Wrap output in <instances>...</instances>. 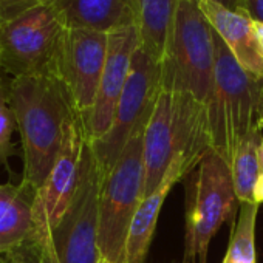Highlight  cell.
I'll use <instances>...</instances> for the list:
<instances>
[{
    "label": "cell",
    "mask_w": 263,
    "mask_h": 263,
    "mask_svg": "<svg viewBox=\"0 0 263 263\" xmlns=\"http://www.w3.org/2000/svg\"><path fill=\"white\" fill-rule=\"evenodd\" d=\"M42 2L44 0H0V22L10 21Z\"/></svg>",
    "instance_id": "44dd1931"
},
{
    "label": "cell",
    "mask_w": 263,
    "mask_h": 263,
    "mask_svg": "<svg viewBox=\"0 0 263 263\" xmlns=\"http://www.w3.org/2000/svg\"><path fill=\"white\" fill-rule=\"evenodd\" d=\"M85 143L82 118L79 113H74L65 124L64 141L56 163L45 183L36 192L31 232L19 246L34 248L42 245L67 212L76 194Z\"/></svg>",
    "instance_id": "30bf717a"
},
{
    "label": "cell",
    "mask_w": 263,
    "mask_h": 263,
    "mask_svg": "<svg viewBox=\"0 0 263 263\" xmlns=\"http://www.w3.org/2000/svg\"><path fill=\"white\" fill-rule=\"evenodd\" d=\"M67 28L110 33L134 24V0H44Z\"/></svg>",
    "instance_id": "5bb4252c"
},
{
    "label": "cell",
    "mask_w": 263,
    "mask_h": 263,
    "mask_svg": "<svg viewBox=\"0 0 263 263\" xmlns=\"http://www.w3.org/2000/svg\"><path fill=\"white\" fill-rule=\"evenodd\" d=\"M160 88L161 62L138 47L132 58L130 71L110 130L101 140L90 141L104 177L115 167L140 121L152 111Z\"/></svg>",
    "instance_id": "9c48e42d"
},
{
    "label": "cell",
    "mask_w": 263,
    "mask_h": 263,
    "mask_svg": "<svg viewBox=\"0 0 263 263\" xmlns=\"http://www.w3.org/2000/svg\"><path fill=\"white\" fill-rule=\"evenodd\" d=\"M258 125L263 128V95H261V102H260V118H258Z\"/></svg>",
    "instance_id": "4316f807"
},
{
    "label": "cell",
    "mask_w": 263,
    "mask_h": 263,
    "mask_svg": "<svg viewBox=\"0 0 263 263\" xmlns=\"http://www.w3.org/2000/svg\"><path fill=\"white\" fill-rule=\"evenodd\" d=\"M252 200L254 203H257L258 206L263 204V172H260L255 186H254V192H252Z\"/></svg>",
    "instance_id": "603a6c76"
},
{
    "label": "cell",
    "mask_w": 263,
    "mask_h": 263,
    "mask_svg": "<svg viewBox=\"0 0 263 263\" xmlns=\"http://www.w3.org/2000/svg\"><path fill=\"white\" fill-rule=\"evenodd\" d=\"M211 151L208 105L187 93L160 88L144 130V200L160 187L177 158L187 177Z\"/></svg>",
    "instance_id": "7a4b0ae2"
},
{
    "label": "cell",
    "mask_w": 263,
    "mask_h": 263,
    "mask_svg": "<svg viewBox=\"0 0 263 263\" xmlns=\"http://www.w3.org/2000/svg\"><path fill=\"white\" fill-rule=\"evenodd\" d=\"M108 33L67 28L61 45L56 78L65 85L82 121L93 108L105 65Z\"/></svg>",
    "instance_id": "8fae6325"
},
{
    "label": "cell",
    "mask_w": 263,
    "mask_h": 263,
    "mask_svg": "<svg viewBox=\"0 0 263 263\" xmlns=\"http://www.w3.org/2000/svg\"><path fill=\"white\" fill-rule=\"evenodd\" d=\"M258 204L240 203L237 220H234L228 252L221 263H255V221Z\"/></svg>",
    "instance_id": "d6986e66"
},
{
    "label": "cell",
    "mask_w": 263,
    "mask_h": 263,
    "mask_svg": "<svg viewBox=\"0 0 263 263\" xmlns=\"http://www.w3.org/2000/svg\"><path fill=\"white\" fill-rule=\"evenodd\" d=\"M16 128V115L10 101V82L7 84L0 78V166H5L7 169H10V157L17 154L11 141Z\"/></svg>",
    "instance_id": "ffe728a7"
},
{
    "label": "cell",
    "mask_w": 263,
    "mask_h": 263,
    "mask_svg": "<svg viewBox=\"0 0 263 263\" xmlns=\"http://www.w3.org/2000/svg\"><path fill=\"white\" fill-rule=\"evenodd\" d=\"M140 47V37L134 24L108 33V47L98 95L88 116L82 121L88 141L101 140L111 127L115 111L124 90L134 53Z\"/></svg>",
    "instance_id": "7c38bea8"
},
{
    "label": "cell",
    "mask_w": 263,
    "mask_h": 263,
    "mask_svg": "<svg viewBox=\"0 0 263 263\" xmlns=\"http://www.w3.org/2000/svg\"><path fill=\"white\" fill-rule=\"evenodd\" d=\"M178 0H134V25L140 47L161 62Z\"/></svg>",
    "instance_id": "e0dca14e"
},
{
    "label": "cell",
    "mask_w": 263,
    "mask_h": 263,
    "mask_svg": "<svg viewBox=\"0 0 263 263\" xmlns=\"http://www.w3.org/2000/svg\"><path fill=\"white\" fill-rule=\"evenodd\" d=\"M151 115L152 111L140 121L115 167L102 181L98 246L101 257L111 263L124 261L128 229L144 200V130Z\"/></svg>",
    "instance_id": "8992f818"
},
{
    "label": "cell",
    "mask_w": 263,
    "mask_h": 263,
    "mask_svg": "<svg viewBox=\"0 0 263 263\" xmlns=\"http://www.w3.org/2000/svg\"><path fill=\"white\" fill-rule=\"evenodd\" d=\"M36 189L27 183L0 184V255L16 249L31 232Z\"/></svg>",
    "instance_id": "2e32d148"
},
{
    "label": "cell",
    "mask_w": 263,
    "mask_h": 263,
    "mask_svg": "<svg viewBox=\"0 0 263 263\" xmlns=\"http://www.w3.org/2000/svg\"><path fill=\"white\" fill-rule=\"evenodd\" d=\"M263 140L261 130L254 128L248 138L241 143L238 147L231 167L234 191L237 195L238 203H249L252 200V192L255 181L260 175V166H258V144Z\"/></svg>",
    "instance_id": "ac0fdd59"
},
{
    "label": "cell",
    "mask_w": 263,
    "mask_h": 263,
    "mask_svg": "<svg viewBox=\"0 0 263 263\" xmlns=\"http://www.w3.org/2000/svg\"><path fill=\"white\" fill-rule=\"evenodd\" d=\"M65 30L61 16L45 2L0 22V68L13 78L56 76Z\"/></svg>",
    "instance_id": "ba28073f"
},
{
    "label": "cell",
    "mask_w": 263,
    "mask_h": 263,
    "mask_svg": "<svg viewBox=\"0 0 263 263\" xmlns=\"http://www.w3.org/2000/svg\"><path fill=\"white\" fill-rule=\"evenodd\" d=\"M214 30L197 0H178L161 61V88L208 105L214 84Z\"/></svg>",
    "instance_id": "5b68a950"
},
{
    "label": "cell",
    "mask_w": 263,
    "mask_h": 263,
    "mask_svg": "<svg viewBox=\"0 0 263 263\" xmlns=\"http://www.w3.org/2000/svg\"><path fill=\"white\" fill-rule=\"evenodd\" d=\"M214 84L208 102L212 151L229 166L248 135L258 127L263 79L241 68L214 31Z\"/></svg>",
    "instance_id": "277c9868"
},
{
    "label": "cell",
    "mask_w": 263,
    "mask_h": 263,
    "mask_svg": "<svg viewBox=\"0 0 263 263\" xmlns=\"http://www.w3.org/2000/svg\"><path fill=\"white\" fill-rule=\"evenodd\" d=\"M257 155H258V166H260V172H263V140H261V141H260V144H258Z\"/></svg>",
    "instance_id": "484cf974"
},
{
    "label": "cell",
    "mask_w": 263,
    "mask_h": 263,
    "mask_svg": "<svg viewBox=\"0 0 263 263\" xmlns=\"http://www.w3.org/2000/svg\"><path fill=\"white\" fill-rule=\"evenodd\" d=\"M197 4L212 30L226 44L241 68L255 79H263V54L252 21L214 0H197Z\"/></svg>",
    "instance_id": "4fadbf2b"
},
{
    "label": "cell",
    "mask_w": 263,
    "mask_h": 263,
    "mask_svg": "<svg viewBox=\"0 0 263 263\" xmlns=\"http://www.w3.org/2000/svg\"><path fill=\"white\" fill-rule=\"evenodd\" d=\"M104 175L87 140L76 194L47 240L34 248L17 246L0 255V263H98L101 258L99 200Z\"/></svg>",
    "instance_id": "3957f363"
},
{
    "label": "cell",
    "mask_w": 263,
    "mask_h": 263,
    "mask_svg": "<svg viewBox=\"0 0 263 263\" xmlns=\"http://www.w3.org/2000/svg\"><path fill=\"white\" fill-rule=\"evenodd\" d=\"M241 14L248 16L251 21L263 22V0H240Z\"/></svg>",
    "instance_id": "7402d4cb"
},
{
    "label": "cell",
    "mask_w": 263,
    "mask_h": 263,
    "mask_svg": "<svg viewBox=\"0 0 263 263\" xmlns=\"http://www.w3.org/2000/svg\"><path fill=\"white\" fill-rule=\"evenodd\" d=\"M214 2L229 8V10H234V11H238L241 13V2L240 0H214Z\"/></svg>",
    "instance_id": "cb8c5ba5"
},
{
    "label": "cell",
    "mask_w": 263,
    "mask_h": 263,
    "mask_svg": "<svg viewBox=\"0 0 263 263\" xmlns=\"http://www.w3.org/2000/svg\"><path fill=\"white\" fill-rule=\"evenodd\" d=\"M184 178H186V172H184L183 161L180 158H177L171 164L160 187L151 197H147L138 208V211L134 217V221H132L130 229H128L122 263H144L146 261L149 246H151L152 237L155 234L161 206H163L167 194L174 187V184Z\"/></svg>",
    "instance_id": "9a60e30c"
},
{
    "label": "cell",
    "mask_w": 263,
    "mask_h": 263,
    "mask_svg": "<svg viewBox=\"0 0 263 263\" xmlns=\"http://www.w3.org/2000/svg\"><path fill=\"white\" fill-rule=\"evenodd\" d=\"M184 263H206L211 240L224 221L235 220L240 206L231 167L211 151L184 178Z\"/></svg>",
    "instance_id": "52a82bcc"
},
{
    "label": "cell",
    "mask_w": 263,
    "mask_h": 263,
    "mask_svg": "<svg viewBox=\"0 0 263 263\" xmlns=\"http://www.w3.org/2000/svg\"><path fill=\"white\" fill-rule=\"evenodd\" d=\"M252 25H254V31H255V36H257L258 47H260V50H261V54H263V22L252 21Z\"/></svg>",
    "instance_id": "d4e9b609"
},
{
    "label": "cell",
    "mask_w": 263,
    "mask_h": 263,
    "mask_svg": "<svg viewBox=\"0 0 263 263\" xmlns=\"http://www.w3.org/2000/svg\"><path fill=\"white\" fill-rule=\"evenodd\" d=\"M98 263H111V261H110V260H107V258H104V257H101Z\"/></svg>",
    "instance_id": "83f0119b"
},
{
    "label": "cell",
    "mask_w": 263,
    "mask_h": 263,
    "mask_svg": "<svg viewBox=\"0 0 263 263\" xmlns=\"http://www.w3.org/2000/svg\"><path fill=\"white\" fill-rule=\"evenodd\" d=\"M10 101L22 141V181L37 191L61 152L67 121L78 111L65 85L56 76L13 78Z\"/></svg>",
    "instance_id": "6da1fadb"
}]
</instances>
